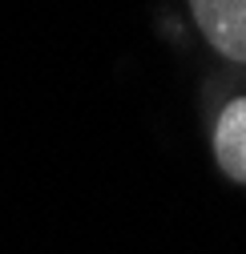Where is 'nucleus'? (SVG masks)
<instances>
[{
  "mask_svg": "<svg viewBox=\"0 0 246 254\" xmlns=\"http://www.w3.org/2000/svg\"><path fill=\"white\" fill-rule=\"evenodd\" d=\"M198 37L230 65H246V0H186Z\"/></svg>",
  "mask_w": 246,
  "mask_h": 254,
  "instance_id": "obj_1",
  "label": "nucleus"
},
{
  "mask_svg": "<svg viewBox=\"0 0 246 254\" xmlns=\"http://www.w3.org/2000/svg\"><path fill=\"white\" fill-rule=\"evenodd\" d=\"M210 157L218 174L234 186H246V93L234 97L214 113L210 125Z\"/></svg>",
  "mask_w": 246,
  "mask_h": 254,
  "instance_id": "obj_2",
  "label": "nucleus"
}]
</instances>
